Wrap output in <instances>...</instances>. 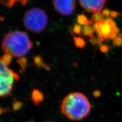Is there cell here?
I'll use <instances>...</instances> for the list:
<instances>
[{"label":"cell","instance_id":"obj_1","mask_svg":"<svg viewBox=\"0 0 122 122\" xmlns=\"http://www.w3.org/2000/svg\"><path fill=\"white\" fill-rule=\"evenodd\" d=\"M62 113L71 120L79 121L89 114L91 105L87 97L82 93H70L64 98L61 104Z\"/></svg>","mask_w":122,"mask_h":122},{"label":"cell","instance_id":"obj_10","mask_svg":"<svg viewBox=\"0 0 122 122\" xmlns=\"http://www.w3.org/2000/svg\"><path fill=\"white\" fill-rule=\"evenodd\" d=\"M94 31L93 28H92L89 25H86L83 29V33L86 36L93 37V34Z\"/></svg>","mask_w":122,"mask_h":122},{"label":"cell","instance_id":"obj_6","mask_svg":"<svg viewBox=\"0 0 122 122\" xmlns=\"http://www.w3.org/2000/svg\"><path fill=\"white\" fill-rule=\"evenodd\" d=\"M53 4L57 12L67 16L74 11L75 0H53Z\"/></svg>","mask_w":122,"mask_h":122},{"label":"cell","instance_id":"obj_17","mask_svg":"<svg viewBox=\"0 0 122 122\" xmlns=\"http://www.w3.org/2000/svg\"><path fill=\"white\" fill-rule=\"evenodd\" d=\"M100 94H101V93H100V92H99V91H95L94 93V96H95L96 97H98L100 96Z\"/></svg>","mask_w":122,"mask_h":122},{"label":"cell","instance_id":"obj_4","mask_svg":"<svg viewBox=\"0 0 122 122\" xmlns=\"http://www.w3.org/2000/svg\"><path fill=\"white\" fill-rule=\"evenodd\" d=\"M9 64L3 56L0 57V97L9 95L19 79V76L9 68Z\"/></svg>","mask_w":122,"mask_h":122},{"label":"cell","instance_id":"obj_12","mask_svg":"<svg viewBox=\"0 0 122 122\" xmlns=\"http://www.w3.org/2000/svg\"><path fill=\"white\" fill-rule=\"evenodd\" d=\"M75 42L76 46L79 48H82L85 45V40L82 38L80 37H77L75 38Z\"/></svg>","mask_w":122,"mask_h":122},{"label":"cell","instance_id":"obj_3","mask_svg":"<svg viewBox=\"0 0 122 122\" xmlns=\"http://www.w3.org/2000/svg\"><path fill=\"white\" fill-rule=\"evenodd\" d=\"M24 25L30 32L38 33L44 30L48 24V18L44 11L33 8L26 12L24 17Z\"/></svg>","mask_w":122,"mask_h":122},{"label":"cell","instance_id":"obj_2","mask_svg":"<svg viewBox=\"0 0 122 122\" xmlns=\"http://www.w3.org/2000/svg\"><path fill=\"white\" fill-rule=\"evenodd\" d=\"M33 43L27 34L20 31L7 34L2 41L1 47L5 54L12 57L22 58L31 49Z\"/></svg>","mask_w":122,"mask_h":122},{"label":"cell","instance_id":"obj_13","mask_svg":"<svg viewBox=\"0 0 122 122\" xmlns=\"http://www.w3.org/2000/svg\"><path fill=\"white\" fill-rule=\"evenodd\" d=\"M113 44L117 46H120L122 45V36H117L116 38H114L113 40Z\"/></svg>","mask_w":122,"mask_h":122},{"label":"cell","instance_id":"obj_15","mask_svg":"<svg viewBox=\"0 0 122 122\" xmlns=\"http://www.w3.org/2000/svg\"><path fill=\"white\" fill-rule=\"evenodd\" d=\"M120 14L116 12V11H111V13H110V17L112 18H116Z\"/></svg>","mask_w":122,"mask_h":122},{"label":"cell","instance_id":"obj_5","mask_svg":"<svg viewBox=\"0 0 122 122\" xmlns=\"http://www.w3.org/2000/svg\"><path fill=\"white\" fill-rule=\"evenodd\" d=\"M93 28L101 41L113 39L117 36L120 30L115 22L109 18L95 22Z\"/></svg>","mask_w":122,"mask_h":122},{"label":"cell","instance_id":"obj_11","mask_svg":"<svg viewBox=\"0 0 122 122\" xmlns=\"http://www.w3.org/2000/svg\"><path fill=\"white\" fill-rule=\"evenodd\" d=\"M78 21L80 24L85 25H89L92 24V20H89L87 18L83 15H81L78 17Z\"/></svg>","mask_w":122,"mask_h":122},{"label":"cell","instance_id":"obj_18","mask_svg":"<svg viewBox=\"0 0 122 122\" xmlns=\"http://www.w3.org/2000/svg\"></svg>","mask_w":122,"mask_h":122},{"label":"cell","instance_id":"obj_9","mask_svg":"<svg viewBox=\"0 0 122 122\" xmlns=\"http://www.w3.org/2000/svg\"><path fill=\"white\" fill-rule=\"evenodd\" d=\"M43 99V96L40 91L34 90L32 93V100L35 104H38Z\"/></svg>","mask_w":122,"mask_h":122},{"label":"cell","instance_id":"obj_7","mask_svg":"<svg viewBox=\"0 0 122 122\" xmlns=\"http://www.w3.org/2000/svg\"><path fill=\"white\" fill-rule=\"evenodd\" d=\"M83 8L90 13L100 12L107 0H78Z\"/></svg>","mask_w":122,"mask_h":122},{"label":"cell","instance_id":"obj_14","mask_svg":"<svg viewBox=\"0 0 122 122\" xmlns=\"http://www.w3.org/2000/svg\"><path fill=\"white\" fill-rule=\"evenodd\" d=\"M109 48L110 47L108 45H102L101 46V50L102 52H105L109 50Z\"/></svg>","mask_w":122,"mask_h":122},{"label":"cell","instance_id":"obj_8","mask_svg":"<svg viewBox=\"0 0 122 122\" xmlns=\"http://www.w3.org/2000/svg\"><path fill=\"white\" fill-rule=\"evenodd\" d=\"M28 0H0V2L3 5L8 7H12L15 3H20L23 5H25Z\"/></svg>","mask_w":122,"mask_h":122},{"label":"cell","instance_id":"obj_16","mask_svg":"<svg viewBox=\"0 0 122 122\" xmlns=\"http://www.w3.org/2000/svg\"><path fill=\"white\" fill-rule=\"evenodd\" d=\"M74 30H75V32L76 33H78V34L80 32H81V26H79L78 25H76L75 26V28H74Z\"/></svg>","mask_w":122,"mask_h":122}]
</instances>
